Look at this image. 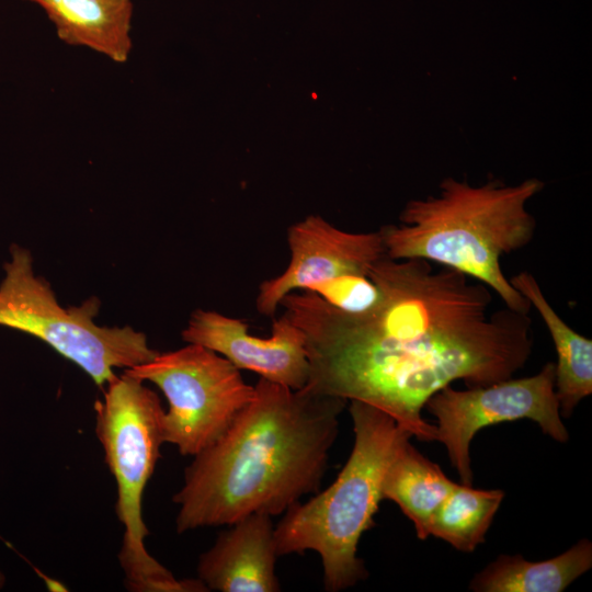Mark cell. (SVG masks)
Instances as JSON below:
<instances>
[{
    "label": "cell",
    "instance_id": "obj_1",
    "mask_svg": "<svg viewBox=\"0 0 592 592\" xmlns=\"http://www.w3.org/2000/svg\"><path fill=\"white\" fill-rule=\"evenodd\" d=\"M382 299L343 312L297 291L280 306L305 337L314 392L358 400L390 414L420 441H436L422 417L428 399L462 380L467 387L511 378L533 350L532 319L508 307L489 311L485 284L422 259L384 254L369 269Z\"/></svg>",
    "mask_w": 592,
    "mask_h": 592
},
{
    "label": "cell",
    "instance_id": "obj_2",
    "mask_svg": "<svg viewBox=\"0 0 592 592\" xmlns=\"http://www.w3.org/2000/svg\"><path fill=\"white\" fill-rule=\"evenodd\" d=\"M229 429L184 470L178 533L284 513L317 492L348 401L260 378Z\"/></svg>",
    "mask_w": 592,
    "mask_h": 592
},
{
    "label": "cell",
    "instance_id": "obj_3",
    "mask_svg": "<svg viewBox=\"0 0 592 592\" xmlns=\"http://www.w3.org/2000/svg\"><path fill=\"white\" fill-rule=\"evenodd\" d=\"M543 186L537 179L512 186L445 179L437 196L410 201L400 225L379 229L385 254L458 271L489 287L504 307L528 314L531 304L510 283L500 261L533 240L536 220L526 204Z\"/></svg>",
    "mask_w": 592,
    "mask_h": 592
},
{
    "label": "cell",
    "instance_id": "obj_4",
    "mask_svg": "<svg viewBox=\"0 0 592 592\" xmlns=\"http://www.w3.org/2000/svg\"><path fill=\"white\" fill-rule=\"evenodd\" d=\"M349 411L355 434L352 452L337 479L305 503L291 505L275 526L278 556L318 553L325 589L338 592L368 573L357 557L364 532L375 526L385 473L412 434L387 412L358 400Z\"/></svg>",
    "mask_w": 592,
    "mask_h": 592
},
{
    "label": "cell",
    "instance_id": "obj_5",
    "mask_svg": "<svg viewBox=\"0 0 592 592\" xmlns=\"http://www.w3.org/2000/svg\"><path fill=\"white\" fill-rule=\"evenodd\" d=\"M163 411L157 394L125 372L106 384L103 400L95 405V432L115 479V511L124 526L118 562L129 591L203 592L207 590L198 579H177L145 546L149 532L141 502L164 443Z\"/></svg>",
    "mask_w": 592,
    "mask_h": 592
},
{
    "label": "cell",
    "instance_id": "obj_6",
    "mask_svg": "<svg viewBox=\"0 0 592 592\" xmlns=\"http://www.w3.org/2000/svg\"><path fill=\"white\" fill-rule=\"evenodd\" d=\"M0 283V326L42 340L84 371L103 387L116 374L153 358L144 332L132 327L95 323L100 300L90 297L79 306L62 307L49 284L35 275L31 252L16 244L3 264Z\"/></svg>",
    "mask_w": 592,
    "mask_h": 592
},
{
    "label": "cell",
    "instance_id": "obj_7",
    "mask_svg": "<svg viewBox=\"0 0 592 592\" xmlns=\"http://www.w3.org/2000/svg\"><path fill=\"white\" fill-rule=\"evenodd\" d=\"M125 373L155 384L168 401L161 418L164 443L183 456L213 445L254 398L255 389L220 354L198 344L164 353Z\"/></svg>",
    "mask_w": 592,
    "mask_h": 592
},
{
    "label": "cell",
    "instance_id": "obj_8",
    "mask_svg": "<svg viewBox=\"0 0 592 592\" xmlns=\"http://www.w3.org/2000/svg\"><path fill=\"white\" fill-rule=\"evenodd\" d=\"M424 408L436 418V441L445 446L452 466L467 486H473L470 442L486 426L530 419L557 442L569 440L555 392L554 362L527 377L465 390L448 385L432 395Z\"/></svg>",
    "mask_w": 592,
    "mask_h": 592
},
{
    "label": "cell",
    "instance_id": "obj_9",
    "mask_svg": "<svg viewBox=\"0 0 592 592\" xmlns=\"http://www.w3.org/2000/svg\"><path fill=\"white\" fill-rule=\"evenodd\" d=\"M291 260L278 275L264 280L255 307L260 315L274 317L289 293L343 275H368L371 266L385 254L379 230L349 232L320 216H309L287 229Z\"/></svg>",
    "mask_w": 592,
    "mask_h": 592
},
{
    "label": "cell",
    "instance_id": "obj_10",
    "mask_svg": "<svg viewBox=\"0 0 592 592\" xmlns=\"http://www.w3.org/2000/svg\"><path fill=\"white\" fill-rule=\"evenodd\" d=\"M187 343L205 346L269 382L303 389L309 379L305 337L285 315L273 321L272 334H249L248 323L213 310L192 312L181 332Z\"/></svg>",
    "mask_w": 592,
    "mask_h": 592
},
{
    "label": "cell",
    "instance_id": "obj_11",
    "mask_svg": "<svg viewBox=\"0 0 592 592\" xmlns=\"http://www.w3.org/2000/svg\"><path fill=\"white\" fill-rule=\"evenodd\" d=\"M275 526L272 516L250 514L229 525L198 558V580L207 591L277 592Z\"/></svg>",
    "mask_w": 592,
    "mask_h": 592
},
{
    "label": "cell",
    "instance_id": "obj_12",
    "mask_svg": "<svg viewBox=\"0 0 592 592\" xmlns=\"http://www.w3.org/2000/svg\"><path fill=\"white\" fill-rule=\"evenodd\" d=\"M41 7L61 42L87 47L114 62L127 61L132 47V0H24Z\"/></svg>",
    "mask_w": 592,
    "mask_h": 592
},
{
    "label": "cell",
    "instance_id": "obj_13",
    "mask_svg": "<svg viewBox=\"0 0 592 592\" xmlns=\"http://www.w3.org/2000/svg\"><path fill=\"white\" fill-rule=\"evenodd\" d=\"M509 280L537 310L551 337L557 353L555 392L560 415L569 418L578 403L592 394V340L561 319L531 272L521 271Z\"/></svg>",
    "mask_w": 592,
    "mask_h": 592
},
{
    "label": "cell",
    "instance_id": "obj_14",
    "mask_svg": "<svg viewBox=\"0 0 592 592\" xmlns=\"http://www.w3.org/2000/svg\"><path fill=\"white\" fill-rule=\"evenodd\" d=\"M592 567V543L580 539L565 553L542 561L501 554L475 574V592H562Z\"/></svg>",
    "mask_w": 592,
    "mask_h": 592
},
{
    "label": "cell",
    "instance_id": "obj_15",
    "mask_svg": "<svg viewBox=\"0 0 592 592\" xmlns=\"http://www.w3.org/2000/svg\"><path fill=\"white\" fill-rule=\"evenodd\" d=\"M456 483L408 440L385 473L382 497L394 501L413 523L418 538L425 539L433 515Z\"/></svg>",
    "mask_w": 592,
    "mask_h": 592
},
{
    "label": "cell",
    "instance_id": "obj_16",
    "mask_svg": "<svg viewBox=\"0 0 592 592\" xmlns=\"http://www.w3.org/2000/svg\"><path fill=\"white\" fill-rule=\"evenodd\" d=\"M504 498L500 489L485 490L456 483L429 525V536L459 551L473 553L485 536Z\"/></svg>",
    "mask_w": 592,
    "mask_h": 592
},
{
    "label": "cell",
    "instance_id": "obj_17",
    "mask_svg": "<svg viewBox=\"0 0 592 592\" xmlns=\"http://www.w3.org/2000/svg\"><path fill=\"white\" fill-rule=\"evenodd\" d=\"M308 292L317 294L334 308L352 315L373 310L382 299L378 286L369 275H343L312 285Z\"/></svg>",
    "mask_w": 592,
    "mask_h": 592
},
{
    "label": "cell",
    "instance_id": "obj_18",
    "mask_svg": "<svg viewBox=\"0 0 592 592\" xmlns=\"http://www.w3.org/2000/svg\"><path fill=\"white\" fill-rule=\"evenodd\" d=\"M4 583H5V577L0 569V589L4 585Z\"/></svg>",
    "mask_w": 592,
    "mask_h": 592
}]
</instances>
